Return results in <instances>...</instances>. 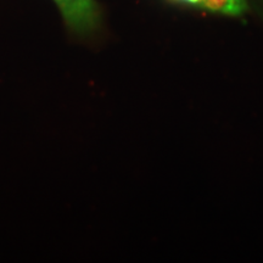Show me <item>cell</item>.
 <instances>
[{
  "label": "cell",
  "instance_id": "3957f363",
  "mask_svg": "<svg viewBox=\"0 0 263 263\" xmlns=\"http://www.w3.org/2000/svg\"><path fill=\"white\" fill-rule=\"evenodd\" d=\"M179 2L188 3V4H193V5H201L202 6L203 0H179Z\"/></svg>",
  "mask_w": 263,
  "mask_h": 263
},
{
  "label": "cell",
  "instance_id": "6da1fadb",
  "mask_svg": "<svg viewBox=\"0 0 263 263\" xmlns=\"http://www.w3.org/2000/svg\"><path fill=\"white\" fill-rule=\"evenodd\" d=\"M66 24L80 34L95 31L100 21V12L95 0H55Z\"/></svg>",
  "mask_w": 263,
  "mask_h": 263
},
{
  "label": "cell",
  "instance_id": "7a4b0ae2",
  "mask_svg": "<svg viewBox=\"0 0 263 263\" xmlns=\"http://www.w3.org/2000/svg\"><path fill=\"white\" fill-rule=\"evenodd\" d=\"M203 8L219 14L238 16L248 10L246 0H203Z\"/></svg>",
  "mask_w": 263,
  "mask_h": 263
}]
</instances>
